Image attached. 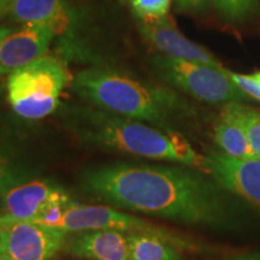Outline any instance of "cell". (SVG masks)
I'll list each match as a JSON object with an SVG mask.
<instances>
[{
  "instance_id": "17",
  "label": "cell",
  "mask_w": 260,
  "mask_h": 260,
  "mask_svg": "<svg viewBox=\"0 0 260 260\" xmlns=\"http://www.w3.org/2000/svg\"><path fill=\"white\" fill-rule=\"evenodd\" d=\"M23 178L17 152L8 140L0 136V197L18 186Z\"/></svg>"
},
{
  "instance_id": "25",
  "label": "cell",
  "mask_w": 260,
  "mask_h": 260,
  "mask_svg": "<svg viewBox=\"0 0 260 260\" xmlns=\"http://www.w3.org/2000/svg\"><path fill=\"white\" fill-rule=\"evenodd\" d=\"M0 260H12V259L10 258V256L3 254V253H0Z\"/></svg>"
},
{
  "instance_id": "7",
  "label": "cell",
  "mask_w": 260,
  "mask_h": 260,
  "mask_svg": "<svg viewBox=\"0 0 260 260\" xmlns=\"http://www.w3.org/2000/svg\"><path fill=\"white\" fill-rule=\"evenodd\" d=\"M57 228L63 229L68 234L92 232V230H116L125 234H152L171 242L180 251H203L199 243L176 235L164 228L147 223L138 217L119 212L110 206H99V205L89 206V205L75 203L68 209Z\"/></svg>"
},
{
  "instance_id": "26",
  "label": "cell",
  "mask_w": 260,
  "mask_h": 260,
  "mask_svg": "<svg viewBox=\"0 0 260 260\" xmlns=\"http://www.w3.org/2000/svg\"><path fill=\"white\" fill-rule=\"evenodd\" d=\"M0 253H2V241H0Z\"/></svg>"
},
{
  "instance_id": "18",
  "label": "cell",
  "mask_w": 260,
  "mask_h": 260,
  "mask_svg": "<svg viewBox=\"0 0 260 260\" xmlns=\"http://www.w3.org/2000/svg\"><path fill=\"white\" fill-rule=\"evenodd\" d=\"M132 15L138 17H160L167 16L172 0H129Z\"/></svg>"
},
{
  "instance_id": "21",
  "label": "cell",
  "mask_w": 260,
  "mask_h": 260,
  "mask_svg": "<svg viewBox=\"0 0 260 260\" xmlns=\"http://www.w3.org/2000/svg\"><path fill=\"white\" fill-rule=\"evenodd\" d=\"M178 11H199L210 0H175Z\"/></svg>"
},
{
  "instance_id": "6",
  "label": "cell",
  "mask_w": 260,
  "mask_h": 260,
  "mask_svg": "<svg viewBox=\"0 0 260 260\" xmlns=\"http://www.w3.org/2000/svg\"><path fill=\"white\" fill-rule=\"evenodd\" d=\"M149 64L162 81L200 102L241 103L249 98L234 83L224 68L175 59L162 54L152 57Z\"/></svg>"
},
{
  "instance_id": "14",
  "label": "cell",
  "mask_w": 260,
  "mask_h": 260,
  "mask_svg": "<svg viewBox=\"0 0 260 260\" xmlns=\"http://www.w3.org/2000/svg\"><path fill=\"white\" fill-rule=\"evenodd\" d=\"M130 260H183L181 251L171 242L152 234H128Z\"/></svg>"
},
{
  "instance_id": "15",
  "label": "cell",
  "mask_w": 260,
  "mask_h": 260,
  "mask_svg": "<svg viewBox=\"0 0 260 260\" xmlns=\"http://www.w3.org/2000/svg\"><path fill=\"white\" fill-rule=\"evenodd\" d=\"M214 140L224 154L240 159L256 158L245 130L232 119L220 117L214 130Z\"/></svg>"
},
{
  "instance_id": "9",
  "label": "cell",
  "mask_w": 260,
  "mask_h": 260,
  "mask_svg": "<svg viewBox=\"0 0 260 260\" xmlns=\"http://www.w3.org/2000/svg\"><path fill=\"white\" fill-rule=\"evenodd\" d=\"M132 16L144 40L160 52L162 56L223 68L213 54L182 35L169 15L160 17Z\"/></svg>"
},
{
  "instance_id": "5",
  "label": "cell",
  "mask_w": 260,
  "mask_h": 260,
  "mask_svg": "<svg viewBox=\"0 0 260 260\" xmlns=\"http://www.w3.org/2000/svg\"><path fill=\"white\" fill-rule=\"evenodd\" d=\"M71 81L68 61L58 54H46L9 75V103L22 118H45L57 111L61 92Z\"/></svg>"
},
{
  "instance_id": "2",
  "label": "cell",
  "mask_w": 260,
  "mask_h": 260,
  "mask_svg": "<svg viewBox=\"0 0 260 260\" xmlns=\"http://www.w3.org/2000/svg\"><path fill=\"white\" fill-rule=\"evenodd\" d=\"M70 86L87 104L164 130L178 132L197 116L194 107L175 90L112 64L84 68Z\"/></svg>"
},
{
  "instance_id": "3",
  "label": "cell",
  "mask_w": 260,
  "mask_h": 260,
  "mask_svg": "<svg viewBox=\"0 0 260 260\" xmlns=\"http://www.w3.org/2000/svg\"><path fill=\"white\" fill-rule=\"evenodd\" d=\"M61 115L65 125L86 144L204 169V157L176 130L160 129L90 104L67 106Z\"/></svg>"
},
{
  "instance_id": "10",
  "label": "cell",
  "mask_w": 260,
  "mask_h": 260,
  "mask_svg": "<svg viewBox=\"0 0 260 260\" xmlns=\"http://www.w3.org/2000/svg\"><path fill=\"white\" fill-rule=\"evenodd\" d=\"M204 171L223 189L260 210V159H240L211 152L204 157Z\"/></svg>"
},
{
  "instance_id": "24",
  "label": "cell",
  "mask_w": 260,
  "mask_h": 260,
  "mask_svg": "<svg viewBox=\"0 0 260 260\" xmlns=\"http://www.w3.org/2000/svg\"><path fill=\"white\" fill-rule=\"evenodd\" d=\"M10 31H11V29L9 28H0V41H2Z\"/></svg>"
},
{
  "instance_id": "1",
  "label": "cell",
  "mask_w": 260,
  "mask_h": 260,
  "mask_svg": "<svg viewBox=\"0 0 260 260\" xmlns=\"http://www.w3.org/2000/svg\"><path fill=\"white\" fill-rule=\"evenodd\" d=\"M82 184L112 206L188 225L233 229L241 222L229 191L191 169L117 162L84 172Z\"/></svg>"
},
{
  "instance_id": "4",
  "label": "cell",
  "mask_w": 260,
  "mask_h": 260,
  "mask_svg": "<svg viewBox=\"0 0 260 260\" xmlns=\"http://www.w3.org/2000/svg\"><path fill=\"white\" fill-rule=\"evenodd\" d=\"M8 16L18 23H37L54 35L57 54L87 67L112 64L115 46L96 10L70 0H11Z\"/></svg>"
},
{
  "instance_id": "11",
  "label": "cell",
  "mask_w": 260,
  "mask_h": 260,
  "mask_svg": "<svg viewBox=\"0 0 260 260\" xmlns=\"http://www.w3.org/2000/svg\"><path fill=\"white\" fill-rule=\"evenodd\" d=\"M54 35L45 25L25 23L0 41V76L10 75L46 56Z\"/></svg>"
},
{
  "instance_id": "13",
  "label": "cell",
  "mask_w": 260,
  "mask_h": 260,
  "mask_svg": "<svg viewBox=\"0 0 260 260\" xmlns=\"http://www.w3.org/2000/svg\"><path fill=\"white\" fill-rule=\"evenodd\" d=\"M68 237L64 249L90 260H130L128 234L116 230H92Z\"/></svg>"
},
{
  "instance_id": "23",
  "label": "cell",
  "mask_w": 260,
  "mask_h": 260,
  "mask_svg": "<svg viewBox=\"0 0 260 260\" xmlns=\"http://www.w3.org/2000/svg\"><path fill=\"white\" fill-rule=\"evenodd\" d=\"M10 5H11V0H0V19L4 16H8Z\"/></svg>"
},
{
  "instance_id": "19",
  "label": "cell",
  "mask_w": 260,
  "mask_h": 260,
  "mask_svg": "<svg viewBox=\"0 0 260 260\" xmlns=\"http://www.w3.org/2000/svg\"><path fill=\"white\" fill-rule=\"evenodd\" d=\"M216 8L229 19L245 17L256 8V0H213Z\"/></svg>"
},
{
  "instance_id": "22",
  "label": "cell",
  "mask_w": 260,
  "mask_h": 260,
  "mask_svg": "<svg viewBox=\"0 0 260 260\" xmlns=\"http://www.w3.org/2000/svg\"><path fill=\"white\" fill-rule=\"evenodd\" d=\"M228 260H260V252H253V253H247V254H241L232 256Z\"/></svg>"
},
{
  "instance_id": "12",
  "label": "cell",
  "mask_w": 260,
  "mask_h": 260,
  "mask_svg": "<svg viewBox=\"0 0 260 260\" xmlns=\"http://www.w3.org/2000/svg\"><path fill=\"white\" fill-rule=\"evenodd\" d=\"M65 193L46 181L18 184L2 197L3 216L32 222L51 201Z\"/></svg>"
},
{
  "instance_id": "20",
  "label": "cell",
  "mask_w": 260,
  "mask_h": 260,
  "mask_svg": "<svg viewBox=\"0 0 260 260\" xmlns=\"http://www.w3.org/2000/svg\"><path fill=\"white\" fill-rule=\"evenodd\" d=\"M228 75L234 81V83L247 95L260 102V73L254 75H240L228 70Z\"/></svg>"
},
{
  "instance_id": "8",
  "label": "cell",
  "mask_w": 260,
  "mask_h": 260,
  "mask_svg": "<svg viewBox=\"0 0 260 260\" xmlns=\"http://www.w3.org/2000/svg\"><path fill=\"white\" fill-rule=\"evenodd\" d=\"M67 239L68 233L59 228L0 216L2 253L12 260H51Z\"/></svg>"
},
{
  "instance_id": "16",
  "label": "cell",
  "mask_w": 260,
  "mask_h": 260,
  "mask_svg": "<svg viewBox=\"0 0 260 260\" xmlns=\"http://www.w3.org/2000/svg\"><path fill=\"white\" fill-rule=\"evenodd\" d=\"M220 117L232 119L245 130L255 157L260 159V111L245 104L233 102L225 104Z\"/></svg>"
}]
</instances>
